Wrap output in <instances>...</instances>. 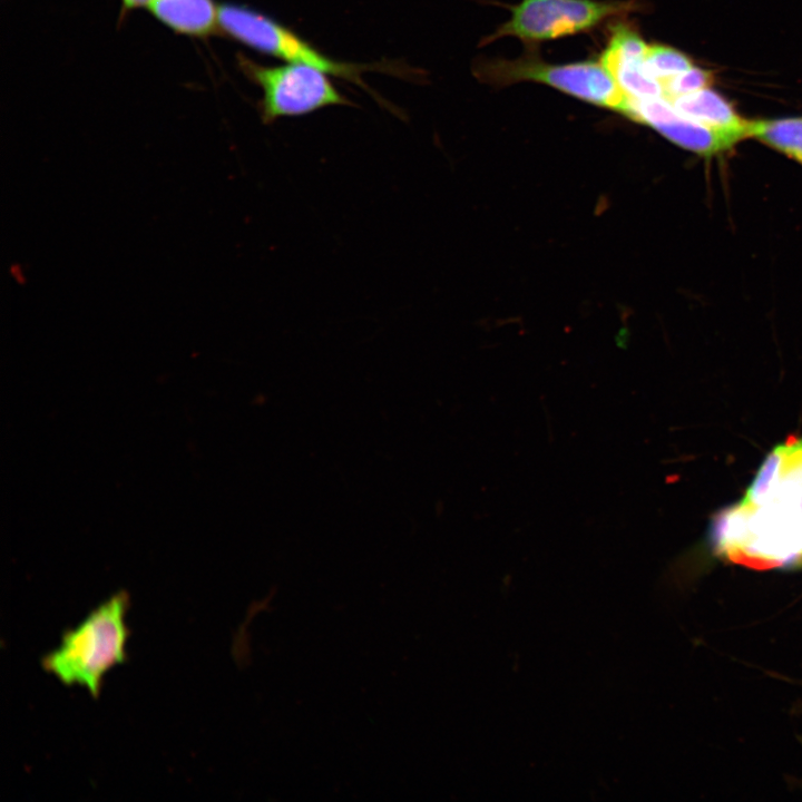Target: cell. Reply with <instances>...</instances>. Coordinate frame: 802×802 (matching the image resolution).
Wrapping results in <instances>:
<instances>
[{
	"mask_svg": "<svg viewBox=\"0 0 802 802\" xmlns=\"http://www.w3.org/2000/svg\"><path fill=\"white\" fill-rule=\"evenodd\" d=\"M129 605L124 590L105 600L65 632L59 646L42 658V668L65 686L84 687L97 698L105 675L127 659Z\"/></svg>",
	"mask_w": 802,
	"mask_h": 802,
	"instance_id": "obj_1",
	"label": "cell"
},
{
	"mask_svg": "<svg viewBox=\"0 0 802 802\" xmlns=\"http://www.w3.org/2000/svg\"><path fill=\"white\" fill-rule=\"evenodd\" d=\"M714 538L734 561L760 568L793 565L802 559V498L741 502L717 519Z\"/></svg>",
	"mask_w": 802,
	"mask_h": 802,
	"instance_id": "obj_2",
	"label": "cell"
},
{
	"mask_svg": "<svg viewBox=\"0 0 802 802\" xmlns=\"http://www.w3.org/2000/svg\"><path fill=\"white\" fill-rule=\"evenodd\" d=\"M475 71L480 80L492 86L505 87L519 81L540 82L620 114L627 100L600 60L554 65L542 61L535 53H526L517 59H483L477 63Z\"/></svg>",
	"mask_w": 802,
	"mask_h": 802,
	"instance_id": "obj_3",
	"label": "cell"
},
{
	"mask_svg": "<svg viewBox=\"0 0 802 802\" xmlns=\"http://www.w3.org/2000/svg\"><path fill=\"white\" fill-rule=\"evenodd\" d=\"M636 0H521L509 7V20L486 38L491 42L510 36L527 43L588 31L607 19L639 10Z\"/></svg>",
	"mask_w": 802,
	"mask_h": 802,
	"instance_id": "obj_4",
	"label": "cell"
},
{
	"mask_svg": "<svg viewBox=\"0 0 802 802\" xmlns=\"http://www.w3.org/2000/svg\"><path fill=\"white\" fill-rule=\"evenodd\" d=\"M238 63L247 78L262 89L258 110L264 124L350 104L329 79L330 75L317 68L291 62L262 66L242 55Z\"/></svg>",
	"mask_w": 802,
	"mask_h": 802,
	"instance_id": "obj_5",
	"label": "cell"
},
{
	"mask_svg": "<svg viewBox=\"0 0 802 802\" xmlns=\"http://www.w3.org/2000/svg\"><path fill=\"white\" fill-rule=\"evenodd\" d=\"M218 29L223 35L260 52L286 62L311 66L364 86L361 74L366 66L334 60L287 27L251 8L235 3L221 4Z\"/></svg>",
	"mask_w": 802,
	"mask_h": 802,
	"instance_id": "obj_6",
	"label": "cell"
},
{
	"mask_svg": "<svg viewBox=\"0 0 802 802\" xmlns=\"http://www.w3.org/2000/svg\"><path fill=\"white\" fill-rule=\"evenodd\" d=\"M622 114L636 123L652 127L669 141L705 158L723 154L740 143L726 134L686 118L664 97L646 99L627 97Z\"/></svg>",
	"mask_w": 802,
	"mask_h": 802,
	"instance_id": "obj_7",
	"label": "cell"
},
{
	"mask_svg": "<svg viewBox=\"0 0 802 802\" xmlns=\"http://www.w3.org/2000/svg\"><path fill=\"white\" fill-rule=\"evenodd\" d=\"M672 104L686 118L737 141L750 138V120L742 118L725 98L710 88L675 98Z\"/></svg>",
	"mask_w": 802,
	"mask_h": 802,
	"instance_id": "obj_8",
	"label": "cell"
},
{
	"mask_svg": "<svg viewBox=\"0 0 802 802\" xmlns=\"http://www.w3.org/2000/svg\"><path fill=\"white\" fill-rule=\"evenodd\" d=\"M148 8L158 21L179 35L204 38L218 29L214 0H153Z\"/></svg>",
	"mask_w": 802,
	"mask_h": 802,
	"instance_id": "obj_9",
	"label": "cell"
},
{
	"mask_svg": "<svg viewBox=\"0 0 802 802\" xmlns=\"http://www.w3.org/2000/svg\"><path fill=\"white\" fill-rule=\"evenodd\" d=\"M749 134L802 165V117L750 120Z\"/></svg>",
	"mask_w": 802,
	"mask_h": 802,
	"instance_id": "obj_10",
	"label": "cell"
},
{
	"mask_svg": "<svg viewBox=\"0 0 802 802\" xmlns=\"http://www.w3.org/2000/svg\"><path fill=\"white\" fill-rule=\"evenodd\" d=\"M644 60H620L605 65L623 92L633 99L664 97L663 85L652 77Z\"/></svg>",
	"mask_w": 802,
	"mask_h": 802,
	"instance_id": "obj_11",
	"label": "cell"
},
{
	"mask_svg": "<svg viewBox=\"0 0 802 802\" xmlns=\"http://www.w3.org/2000/svg\"><path fill=\"white\" fill-rule=\"evenodd\" d=\"M784 443L776 446L764 459L742 503L760 506L771 500L777 491L784 464Z\"/></svg>",
	"mask_w": 802,
	"mask_h": 802,
	"instance_id": "obj_12",
	"label": "cell"
},
{
	"mask_svg": "<svg viewBox=\"0 0 802 802\" xmlns=\"http://www.w3.org/2000/svg\"><path fill=\"white\" fill-rule=\"evenodd\" d=\"M644 65L648 74L661 82L693 67L686 55L662 45H649Z\"/></svg>",
	"mask_w": 802,
	"mask_h": 802,
	"instance_id": "obj_13",
	"label": "cell"
},
{
	"mask_svg": "<svg viewBox=\"0 0 802 802\" xmlns=\"http://www.w3.org/2000/svg\"><path fill=\"white\" fill-rule=\"evenodd\" d=\"M785 456L780 485L774 497L802 498V439L784 442ZM773 497V498H774Z\"/></svg>",
	"mask_w": 802,
	"mask_h": 802,
	"instance_id": "obj_14",
	"label": "cell"
},
{
	"mask_svg": "<svg viewBox=\"0 0 802 802\" xmlns=\"http://www.w3.org/2000/svg\"><path fill=\"white\" fill-rule=\"evenodd\" d=\"M713 81L714 76L710 70L693 66L662 82L664 98L672 101L681 96L708 88Z\"/></svg>",
	"mask_w": 802,
	"mask_h": 802,
	"instance_id": "obj_15",
	"label": "cell"
},
{
	"mask_svg": "<svg viewBox=\"0 0 802 802\" xmlns=\"http://www.w3.org/2000/svg\"><path fill=\"white\" fill-rule=\"evenodd\" d=\"M153 2V0H121V10L123 13H126L127 11L139 9L143 7H149V4Z\"/></svg>",
	"mask_w": 802,
	"mask_h": 802,
	"instance_id": "obj_16",
	"label": "cell"
}]
</instances>
